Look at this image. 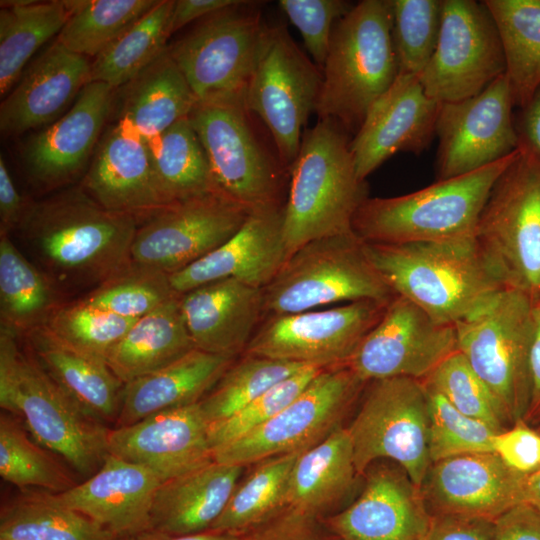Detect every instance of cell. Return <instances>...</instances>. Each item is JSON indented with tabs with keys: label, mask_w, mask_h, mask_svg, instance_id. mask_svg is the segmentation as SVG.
I'll return each instance as SVG.
<instances>
[{
	"label": "cell",
	"mask_w": 540,
	"mask_h": 540,
	"mask_svg": "<svg viewBox=\"0 0 540 540\" xmlns=\"http://www.w3.org/2000/svg\"><path fill=\"white\" fill-rule=\"evenodd\" d=\"M244 466L215 460L162 482L150 513V529L186 535L209 530L224 511Z\"/></svg>",
	"instance_id": "30"
},
{
	"label": "cell",
	"mask_w": 540,
	"mask_h": 540,
	"mask_svg": "<svg viewBox=\"0 0 540 540\" xmlns=\"http://www.w3.org/2000/svg\"><path fill=\"white\" fill-rule=\"evenodd\" d=\"M363 247L395 295L440 323L455 325L496 292L510 287L475 236L403 244L363 241Z\"/></svg>",
	"instance_id": "2"
},
{
	"label": "cell",
	"mask_w": 540,
	"mask_h": 540,
	"mask_svg": "<svg viewBox=\"0 0 540 540\" xmlns=\"http://www.w3.org/2000/svg\"><path fill=\"white\" fill-rule=\"evenodd\" d=\"M360 495L342 511L323 518L340 540H424L431 525L420 487L389 464H371Z\"/></svg>",
	"instance_id": "21"
},
{
	"label": "cell",
	"mask_w": 540,
	"mask_h": 540,
	"mask_svg": "<svg viewBox=\"0 0 540 540\" xmlns=\"http://www.w3.org/2000/svg\"><path fill=\"white\" fill-rule=\"evenodd\" d=\"M388 303L361 300L270 316L255 331L244 353L319 369L345 367Z\"/></svg>",
	"instance_id": "16"
},
{
	"label": "cell",
	"mask_w": 540,
	"mask_h": 540,
	"mask_svg": "<svg viewBox=\"0 0 540 540\" xmlns=\"http://www.w3.org/2000/svg\"><path fill=\"white\" fill-rule=\"evenodd\" d=\"M120 89L119 120L146 139L187 118L198 101L168 48Z\"/></svg>",
	"instance_id": "35"
},
{
	"label": "cell",
	"mask_w": 540,
	"mask_h": 540,
	"mask_svg": "<svg viewBox=\"0 0 540 540\" xmlns=\"http://www.w3.org/2000/svg\"><path fill=\"white\" fill-rule=\"evenodd\" d=\"M368 384L356 416L346 427L358 475L376 461L388 459L420 487L431 465L429 404L424 382L396 377Z\"/></svg>",
	"instance_id": "11"
},
{
	"label": "cell",
	"mask_w": 540,
	"mask_h": 540,
	"mask_svg": "<svg viewBox=\"0 0 540 540\" xmlns=\"http://www.w3.org/2000/svg\"><path fill=\"white\" fill-rule=\"evenodd\" d=\"M245 540H340L322 518L286 508L245 533Z\"/></svg>",
	"instance_id": "53"
},
{
	"label": "cell",
	"mask_w": 540,
	"mask_h": 540,
	"mask_svg": "<svg viewBox=\"0 0 540 540\" xmlns=\"http://www.w3.org/2000/svg\"><path fill=\"white\" fill-rule=\"evenodd\" d=\"M159 0H68V19L56 37L66 49L96 57Z\"/></svg>",
	"instance_id": "44"
},
{
	"label": "cell",
	"mask_w": 540,
	"mask_h": 540,
	"mask_svg": "<svg viewBox=\"0 0 540 540\" xmlns=\"http://www.w3.org/2000/svg\"><path fill=\"white\" fill-rule=\"evenodd\" d=\"M536 313L537 316L540 318V301L536 303Z\"/></svg>",
	"instance_id": "63"
},
{
	"label": "cell",
	"mask_w": 540,
	"mask_h": 540,
	"mask_svg": "<svg viewBox=\"0 0 540 540\" xmlns=\"http://www.w3.org/2000/svg\"><path fill=\"white\" fill-rule=\"evenodd\" d=\"M506 73L497 25L483 1L443 0L439 39L419 75L425 93L439 103L482 92Z\"/></svg>",
	"instance_id": "14"
},
{
	"label": "cell",
	"mask_w": 540,
	"mask_h": 540,
	"mask_svg": "<svg viewBox=\"0 0 540 540\" xmlns=\"http://www.w3.org/2000/svg\"><path fill=\"white\" fill-rule=\"evenodd\" d=\"M394 296L352 232L311 241L291 254L263 288V314H292L338 302H389Z\"/></svg>",
	"instance_id": "9"
},
{
	"label": "cell",
	"mask_w": 540,
	"mask_h": 540,
	"mask_svg": "<svg viewBox=\"0 0 540 540\" xmlns=\"http://www.w3.org/2000/svg\"><path fill=\"white\" fill-rule=\"evenodd\" d=\"M497 25L515 106L540 86V0H483Z\"/></svg>",
	"instance_id": "38"
},
{
	"label": "cell",
	"mask_w": 540,
	"mask_h": 540,
	"mask_svg": "<svg viewBox=\"0 0 540 540\" xmlns=\"http://www.w3.org/2000/svg\"><path fill=\"white\" fill-rule=\"evenodd\" d=\"M55 286L17 249L8 235H0L1 326L20 335L44 325L57 307Z\"/></svg>",
	"instance_id": "39"
},
{
	"label": "cell",
	"mask_w": 540,
	"mask_h": 540,
	"mask_svg": "<svg viewBox=\"0 0 540 540\" xmlns=\"http://www.w3.org/2000/svg\"><path fill=\"white\" fill-rule=\"evenodd\" d=\"M235 360L194 348L164 368L124 384L115 427L200 402Z\"/></svg>",
	"instance_id": "31"
},
{
	"label": "cell",
	"mask_w": 540,
	"mask_h": 540,
	"mask_svg": "<svg viewBox=\"0 0 540 540\" xmlns=\"http://www.w3.org/2000/svg\"><path fill=\"white\" fill-rule=\"evenodd\" d=\"M159 183L170 203L219 192L188 117L147 139Z\"/></svg>",
	"instance_id": "42"
},
{
	"label": "cell",
	"mask_w": 540,
	"mask_h": 540,
	"mask_svg": "<svg viewBox=\"0 0 540 540\" xmlns=\"http://www.w3.org/2000/svg\"><path fill=\"white\" fill-rule=\"evenodd\" d=\"M493 452L512 470L530 474L540 468V434L520 420L495 434Z\"/></svg>",
	"instance_id": "54"
},
{
	"label": "cell",
	"mask_w": 540,
	"mask_h": 540,
	"mask_svg": "<svg viewBox=\"0 0 540 540\" xmlns=\"http://www.w3.org/2000/svg\"><path fill=\"white\" fill-rule=\"evenodd\" d=\"M523 421L540 424V318L531 355V391Z\"/></svg>",
	"instance_id": "60"
},
{
	"label": "cell",
	"mask_w": 540,
	"mask_h": 540,
	"mask_svg": "<svg viewBox=\"0 0 540 540\" xmlns=\"http://www.w3.org/2000/svg\"><path fill=\"white\" fill-rule=\"evenodd\" d=\"M347 130L331 118L304 130L289 168L283 233L289 257L324 237L352 233L355 214L368 198L356 171Z\"/></svg>",
	"instance_id": "4"
},
{
	"label": "cell",
	"mask_w": 540,
	"mask_h": 540,
	"mask_svg": "<svg viewBox=\"0 0 540 540\" xmlns=\"http://www.w3.org/2000/svg\"><path fill=\"white\" fill-rule=\"evenodd\" d=\"M392 25L390 0L360 1L336 22L321 69L319 119H334L357 132L398 76Z\"/></svg>",
	"instance_id": "5"
},
{
	"label": "cell",
	"mask_w": 540,
	"mask_h": 540,
	"mask_svg": "<svg viewBox=\"0 0 540 540\" xmlns=\"http://www.w3.org/2000/svg\"><path fill=\"white\" fill-rule=\"evenodd\" d=\"M364 385L347 367L324 369L272 419L216 449L213 458L245 467L273 456L305 451L340 426Z\"/></svg>",
	"instance_id": "15"
},
{
	"label": "cell",
	"mask_w": 540,
	"mask_h": 540,
	"mask_svg": "<svg viewBox=\"0 0 540 540\" xmlns=\"http://www.w3.org/2000/svg\"><path fill=\"white\" fill-rule=\"evenodd\" d=\"M423 382L459 412L485 423L495 433L505 430L509 425L489 388L458 350Z\"/></svg>",
	"instance_id": "49"
},
{
	"label": "cell",
	"mask_w": 540,
	"mask_h": 540,
	"mask_svg": "<svg viewBox=\"0 0 540 540\" xmlns=\"http://www.w3.org/2000/svg\"><path fill=\"white\" fill-rule=\"evenodd\" d=\"M426 389L431 463L458 455L493 452L496 433L489 426L459 412L438 392L427 386Z\"/></svg>",
	"instance_id": "50"
},
{
	"label": "cell",
	"mask_w": 540,
	"mask_h": 540,
	"mask_svg": "<svg viewBox=\"0 0 540 540\" xmlns=\"http://www.w3.org/2000/svg\"><path fill=\"white\" fill-rule=\"evenodd\" d=\"M306 367L244 353L199 402L208 424L225 420L283 379Z\"/></svg>",
	"instance_id": "45"
},
{
	"label": "cell",
	"mask_w": 540,
	"mask_h": 540,
	"mask_svg": "<svg viewBox=\"0 0 540 540\" xmlns=\"http://www.w3.org/2000/svg\"><path fill=\"white\" fill-rule=\"evenodd\" d=\"M0 406L40 445L85 479L103 463L109 428L88 415L29 352L0 327Z\"/></svg>",
	"instance_id": "3"
},
{
	"label": "cell",
	"mask_w": 540,
	"mask_h": 540,
	"mask_svg": "<svg viewBox=\"0 0 540 540\" xmlns=\"http://www.w3.org/2000/svg\"><path fill=\"white\" fill-rule=\"evenodd\" d=\"M398 74L420 75L436 49L443 0H390Z\"/></svg>",
	"instance_id": "48"
},
{
	"label": "cell",
	"mask_w": 540,
	"mask_h": 540,
	"mask_svg": "<svg viewBox=\"0 0 540 540\" xmlns=\"http://www.w3.org/2000/svg\"><path fill=\"white\" fill-rule=\"evenodd\" d=\"M514 106L506 73L475 96L440 103L436 122L438 180L478 170L515 152L520 138Z\"/></svg>",
	"instance_id": "19"
},
{
	"label": "cell",
	"mask_w": 540,
	"mask_h": 540,
	"mask_svg": "<svg viewBox=\"0 0 540 540\" xmlns=\"http://www.w3.org/2000/svg\"><path fill=\"white\" fill-rule=\"evenodd\" d=\"M357 476L350 435L339 426L297 457L287 508L323 519L350 493Z\"/></svg>",
	"instance_id": "33"
},
{
	"label": "cell",
	"mask_w": 540,
	"mask_h": 540,
	"mask_svg": "<svg viewBox=\"0 0 540 540\" xmlns=\"http://www.w3.org/2000/svg\"><path fill=\"white\" fill-rule=\"evenodd\" d=\"M115 89L91 81L70 109L51 125L32 135L23 148L29 175L38 183H67L87 163L112 110Z\"/></svg>",
	"instance_id": "26"
},
{
	"label": "cell",
	"mask_w": 540,
	"mask_h": 540,
	"mask_svg": "<svg viewBox=\"0 0 540 540\" xmlns=\"http://www.w3.org/2000/svg\"><path fill=\"white\" fill-rule=\"evenodd\" d=\"M180 298L178 294L135 320L108 352L106 363L123 384L158 371L195 348Z\"/></svg>",
	"instance_id": "34"
},
{
	"label": "cell",
	"mask_w": 540,
	"mask_h": 540,
	"mask_svg": "<svg viewBox=\"0 0 540 540\" xmlns=\"http://www.w3.org/2000/svg\"><path fill=\"white\" fill-rule=\"evenodd\" d=\"M138 225L76 187L28 203L16 229L52 283L78 287L98 286L131 261Z\"/></svg>",
	"instance_id": "1"
},
{
	"label": "cell",
	"mask_w": 540,
	"mask_h": 540,
	"mask_svg": "<svg viewBox=\"0 0 540 540\" xmlns=\"http://www.w3.org/2000/svg\"><path fill=\"white\" fill-rule=\"evenodd\" d=\"M440 103L424 91L418 75L398 74L371 106L350 142L358 177L366 178L397 152L420 154L436 136Z\"/></svg>",
	"instance_id": "22"
},
{
	"label": "cell",
	"mask_w": 540,
	"mask_h": 540,
	"mask_svg": "<svg viewBox=\"0 0 540 540\" xmlns=\"http://www.w3.org/2000/svg\"><path fill=\"white\" fill-rule=\"evenodd\" d=\"M457 350L489 388L508 424L524 419L531 391L536 301L505 287L455 323Z\"/></svg>",
	"instance_id": "7"
},
{
	"label": "cell",
	"mask_w": 540,
	"mask_h": 540,
	"mask_svg": "<svg viewBox=\"0 0 540 540\" xmlns=\"http://www.w3.org/2000/svg\"><path fill=\"white\" fill-rule=\"evenodd\" d=\"M121 540H245V533H231L215 530H206L186 535H171L153 529L128 536Z\"/></svg>",
	"instance_id": "61"
},
{
	"label": "cell",
	"mask_w": 540,
	"mask_h": 540,
	"mask_svg": "<svg viewBox=\"0 0 540 540\" xmlns=\"http://www.w3.org/2000/svg\"><path fill=\"white\" fill-rule=\"evenodd\" d=\"M322 81V70L301 51L287 29L268 27L244 101L269 130L287 169L297 157L303 127L315 112Z\"/></svg>",
	"instance_id": "13"
},
{
	"label": "cell",
	"mask_w": 540,
	"mask_h": 540,
	"mask_svg": "<svg viewBox=\"0 0 540 540\" xmlns=\"http://www.w3.org/2000/svg\"><path fill=\"white\" fill-rule=\"evenodd\" d=\"M249 214L220 192L173 202L139 223L131 261L171 275L229 240Z\"/></svg>",
	"instance_id": "17"
},
{
	"label": "cell",
	"mask_w": 540,
	"mask_h": 540,
	"mask_svg": "<svg viewBox=\"0 0 540 540\" xmlns=\"http://www.w3.org/2000/svg\"><path fill=\"white\" fill-rule=\"evenodd\" d=\"M91 82L89 58L55 39L34 58L0 105V130L19 135L57 120Z\"/></svg>",
	"instance_id": "27"
},
{
	"label": "cell",
	"mask_w": 540,
	"mask_h": 540,
	"mask_svg": "<svg viewBox=\"0 0 540 540\" xmlns=\"http://www.w3.org/2000/svg\"><path fill=\"white\" fill-rule=\"evenodd\" d=\"M518 150L483 168L438 180L409 194L368 197L355 214L353 232L364 242L382 244L447 241L475 236L491 189Z\"/></svg>",
	"instance_id": "6"
},
{
	"label": "cell",
	"mask_w": 540,
	"mask_h": 540,
	"mask_svg": "<svg viewBox=\"0 0 540 540\" xmlns=\"http://www.w3.org/2000/svg\"><path fill=\"white\" fill-rule=\"evenodd\" d=\"M161 483L145 467L107 454L90 477L53 494L65 506L123 539L150 529L152 502Z\"/></svg>",
	"instance_id": "28"
},
{
	"label": "cell",
	"mask_w": 540,
	"mask_h": 540,
	"mask_svg": "<svg viewBox=\"0 0 540 540\" xmlns=\"http://www.w3.org/2000/svg\"><path fill=\"white\" fill-rule=\"evenodd\" d=\"M177 295L169 274L130 261L83 300L118 316L138 319Z\"/></svg>",
	"instance_id": "46"
},
{
	"label": "cell",
	"mask_w": 540,
	"mask_h": 540,
	"mask_svg": "<svg viewBox=\"0 0 540 540\" xmlns=\"http://www.w3.org/2000/svg\"><path fill=\"white\" fill-rule=\"evenodd\" d=\"M283 220L284 206L251 212L229 240L169 275L172 288L183 294L210 282L233 278L263 289L289 258Z\"/></svg>",
	"instance_id": "25"
},
{
	"label": "cell",
	"mask_w": 540,
	"mask_h": 540,
	"mask_svg": "<svg viewBox=\"0 0 540 540\" xmlns=\"http://www.w3.org/2000/svg\"><path fill=\"white\" fill-rule=\"evenodd\" d=\"M322 370L324 369L306 366L269 388L229 418L210 424L208 437L213 452L272 419Z\"/></svg>",
	"instance_id": "51"
},
{
	"label": "cell",
	"mask_w": 540,
	"mask_h": 540,
	"mask_svg": "<svg viewBox=\"0 0 540 540\" xmlns=\"http://www.w3.org/2000/svg\"><path fill=\"white\" fill-rule=\"evenodd\" d=\"M527 475L509 468L494 452L470 453L431 463L420 491L432 516L494 522L522 503Z\"/></svg>",
	"instance_id": "20"
},
{
	"label": "cell",
	"mask_w": 540,
	"mask_h": 540,
	"mask_svg": "<svg viewBox=\"0 0 540 540\" xmlns=\"http://www.w3.org/2000/svg\"><path fill=\"white\" fill-rule=\"evenodd\" d=\"M174 0H159L94 60L91 81L119 89L155 61L167 48Z\"/></svg>",
	"instance_id": "41"
},
{
	"label": "cell",
	"mask_w": 540,
	"mask_h": 540,
	"mask_svg": "<svg viewBox=\"0 0 540 540\" xmlns=\"http://www.w3.org/2000/svg\"><path fill=\"white\" fill-rule=\"evenodd\" d=\"M268 27L255 2L239 0L199 20L168 51L198 101L243 94Z\"/></svg>",
	"instance_id": "12"
},
{
	"label": "cell",
	"mask_w": 540,
	"mask_h": 540,
	"mask_svg": "<svg viewBox=\"0 0 540 540\" xmlns=\"http://www.w3.org/2000/svg\"><path fill=\"white\" fill-rule=\"evenodd\" d=\"M300 453L273 456L253 464L209 530L246 533L285 510L290 475Z\"/></svg>",
	"instance_id": "40"
},
{
	"label": "cell",
	"mask_w": 540,
	"mask_h": 540,
	"mask_svg": "<svg viewBox=\"0 0 540 540\" xmlns=\"http://www.w3.org/2000/svg\"><path fill=\"white\" fill-rule=\"evenodd\" d=\"M25 336L38 362L88 415L116 423L124 384L105 360L59 342L43 325Z\"/></svg>",
	"instance_id": "32"
},
{
	"label": "cell",
	"mask_w": 540,
	"mask_h": 540,
	"mask_svg": "<svg viewBox=\"0 0 540 540\" xmlns=\"http://www.w3.org/2000/svg\"><path fill=\"white\" fill-rule=\"evenodd\" d=\"M278 6L300 32L312 61L322 69L333 28L353 4L344 0H280Z\"/></svg>",
	"instance_id": "52"
},
{
	"label": "cell",
	"mask_w": 540,
	"mask_h": 540,
	"mask_svg": "<svg viewBox=\"0 0 540 540\" xmlns=\"http://www.w3.org/2000/svg\"><path fill=\"white\" fill-rule=\"evenodd\" d=\"M135 320L94 307L82 299L58 305L43 327L59 342L106 361L110 349Z\"/></svg>",
	"instance_id": "47"
},
{
	"label": "cell",
	"mask_w": 540,
	"mask_h": 540,
	"mask_svg": "<svg viewBox=\"0 0 540 540\" xmlns=\"http://www.w3.org/2000/svg\"><path fill=\"white\" fill-rule=\"evenodd\" d=\"M60 457L40 445L15 416H0V475L21 491L40 488L61 493L78 482Z\"/></svg>",
	"instance_id": "43"
},
{
	"label": "cell",
	"mask_w": 540,
	"mask_h": 540,
	"mask_svg": "<svg viewBox=\"0 0 540 540\" xmlns=\"http://www.w3.org/2000/svg\"><path fill=\"white\" fill-rule=\"evenodd\" d=\"M522 503L540 512V468L526 476L523 484Z\"/></svg>",
	"instance_id": "62"
},
{
	"label": "cell",
	"mask_w": 540,
	"mask_h": 540,
	"mask_svg": "<svg viewBox=\"0 0 540 540\" xmlns=\"http://www.w3.org/2000/svg\"><path fill=\"white\" fill-rule=\"evenodd\" d=\"M493 522L450 515L432 516L424 540H492Z\"/></svg>",
	"instance_id": "55"
},
{
	"label": "cell",
	"mask_w": 540,
	"mask_h": 540,
	"mask_svg": "<svg viewBox=\"0 0 540 540\" xmlns=\"http://www.w3.org/2000/svg\"><path fill=\"white\" fill-rule=\"evenodd\" d=\"M28 203L18 193L3 155L0 156V235L16 229Z\"/></svg>",
	"instance_id": "57"
},
{
	"label": "cell",
	"mask_w": 540,
	"mask_h": 540,
	"mask_svg": "<svg viewBox=\"0 0 540 540\" xmlns=\"http://www.w3.org/2000/svg\"><path fill=\"white\" fill-rule=\"evenodd\" d=\"M180 305L196 349L237 357L263 314V289L226 278L181 294Z\"/></svg>",
	"instance_id": "29"
},
{
	"label": "cell",
	"mask_w": 540,
	"mask_h": 540,
	"mask_svg": "<svg viewBox=\"0 0 540 540\" xmlns=\"http://www.w3.org/2000/svg\"><path fill=\"white\" fill-rule=\"evenodd\" d=\"M81 187L104 208L131 215L139 223L171 204L147 139L123 120L102 138Z\"/></svg>",
	"instance_id": "24"
},
{
	"label": "cell",
	"mask_w": 540,
	"mask_h": 540,
	"mask_svg": "<svg viewBox=\"0 0 540 540\" xmlns=\"http://www.w3.org/2000/svg\"><path fill=\"white\" fill-rule=\"evenodd\" d=\"M521 109L520 124L516 125L520 141L540 157V86Z\"/></svg>",
	"instance_id": "59"
},
{
	"label": "cell",
	"mask_w": 540,
	"mask_h": 540,
	"mask_svg": "<svg viewBox=\"0 0 540 540\" xmlns=\"http://www.w3.org/2000/svg\"><path fill=\"white\" fill-rule=\"evenodd\" d=\"M243 94L197 101L188 119L216 189L248 212L282 207L286 167L261 139Z\"/></svg>",
	"instance_id": "8"
},
{
	"label": "cell",
	"mask_w": 540,
	"mask_h": 540,
	"mask_svg": "<svg viewBox=\"0 0 540 540\" xmlns=\"http://www.w3.org/2000/svg\"><path fill=\"white\" fill-rule=\"evenodd\" d=\"M0 95L13 88L35 53L65 25V1H1Z\"/></svg>",
	"instance_id": "36"
},
{
	"label": "cell",
	"mask_w": 540,
	"mask_h": 540,
	"mask_svg": "<svg viewBox=\"0 0 540 540\" xmlns=\"http://www.w3.org/2000/svg\"><path fill=\"white\" fill-rule=\"evenodd\" d=\"M239 0H176L170 18L171 35L195 20L236 4Z\"/></svg>",
	"instance_id": "58"
},
{
	"label": "cell",
	"mask_w": 540,
	"mask_h": 540,
	"mask_svg": "<svg viewBox=\"0 0 540 540\" xmlns=\"http://www.w3.org/2000/svg\"><path fill=\"white\" fill-rule=\"evenodd\" d=\"M456 351L454 325L395 295L345 367L365 384L396 377L423 381Z\"/></svg>",
	"instance_id": "18"
},
{
	"label": "cell",
	"mask_w": 540,
	"mask_h": 540,
	"mask_svg": "<svg viewBox=\"0 0 540 540\" xmlns=\"http://www.w3.org/2000/svg\"><path fill=\"white\" fill-rule=\"evenodd\" d=\"M208 427L199 402L169 409L109 429L107 452L145 467L164 482L214 460Z\"/></svg>",
	"instance_id": "23"
},
{
	"label": "cell",
	"mask_w": 540,
	"mask_h": 540,
	"mask_svg": "<svg viewBox=\"0 0 540 540\" xmlns=\"http://www.w3.org/2000/svg\"><path fill=\"white\" fill-rule=\"evenodd\" d=\"M0 540H121L48 491L22 490L0 512Z\"/></svg>",
	"instance_id": "37"
},
{
	"label": "cell",
	"mask_w": 540,
	"mask_h": 540,
	"mask_svg": "<svg viewBox=\"0 0 540 540\" xmlns=\"http://www.w3.org/2000/svg\"><path fill=\"white\" fill-rule=\"evenodd\" d=\"M492 540H540V512L518 504L493 522Z\"/></svg>",
	"instance_id": "56"
},
{
	"label": "cell",
	"mask_w": 540,
	"mask_h": 540,
	"mask_svg": "<svg viewBox=\"0 0 540 540\" xmlns=\"http://www.w3.org/2000/svg\"><path fill=\"white\" fill-rule=\"evenodd\" d=\"M475 238L510 287L540 301V157L521 141L491 189Z\"/></svg>",
	"instance_id": "10"
}]
</instances>
